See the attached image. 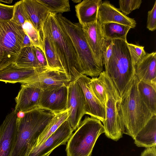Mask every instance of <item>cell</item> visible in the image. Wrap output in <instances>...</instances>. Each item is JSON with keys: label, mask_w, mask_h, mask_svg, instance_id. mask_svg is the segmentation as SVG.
<instances>
[{"label": "cell", "mask_w": 156, "mask_h": 156, "mask_svg": "<svg viewBox=\"0 0 156 156\" xmlns=\"http://www.w3.org/2000/svg\"><path fill=\"white\" fill-rule=\"evenodd\" d=\"M138 81L134 75L117 104L122 133L133 139L154 116L140 97Z\"/></svg>", "instance_id": "cell-1"}, {"label": "cell", "mask_w": 156, "mask_h": 156, "mask_svg": "<svg viewBox=\"0 0 156 156\" xmlns=\"http://www.w3.org/2000/svg\"><path fill=\"white\" fill-rule=\"evenodd\" d=\"M44 27L49 33L63 71L70 82L83 75L73 44L56 14L50 12Z\"/></svg>", "instance_id": "cell-2"}, {"label": "cell", "mask_w": 156, "mask_h": 156, "mask_svg": "<svg viewBox=\"0 0 156 156\" xmlns=\"http://www.w3.org/2000/svg\"><path fill=\"white\" fill-rule=\"evenodd\" d=\"M55 115L37 108L25 112L22 118L17 117V136L10 156H26Z\"/></svg>", "instance_id": "cell-3"}, {"label": "cell", "mask_w": 156, "mask_h": 156, "mask_svg": "<svg viewBox=\"0 0 156 156\" xmlns=\"http://www.w3.org/2000/svg\"><path fill=\"white\" fill-rule=\"evenodd\" d=\"M112 53L105 70L110 78L120 97L135 75V66L128 47L127 41H112Z\"/></svg>", "instance_id": "cell-4"}, {"label": "cell", "mask_w": 156, "mask_h": 156, "mask_svg": "<svg viewBox=\"0 0 156 156\" xmlns=\"http://www.w3.org/2000/svg\"><path fill=\"white\" fill-rule=\"evenodd\" d=\"M104 132L103 125L100 120L85 116L67 141V156H91L97 140Z\"/></svg>", "instance_id": "cell-5"}, {"label": "cell", "mask_w": 156, "mask_h": 156, "mask_svg": "<svg viewBox=\"0 0 156 156\" xmlns=\"http://www.w3.org/2000/svg\"><path fill=\"white\" fill-rule=\"evenodd\" d=\"M56 14L73 44L83 74L92 78L98 77L104 67L96 61L84 37L82 26L79 23H72L61 13Z\"/></svg>", "instance_id": "cell-6"}, {"label": "cell", "mask_w": 156, "mask_h": 156, "mask_svg": "<svg viewBox=\"0 0 156 156\" xmlns=\"http://www.w3.org/2000/svg\"><path fill=\"white\" fill-rule=\"evenodd\" d=\"M25 34L22 26L11 20L0 21V70L15 62Z\"/></svg>", "instance_id": "cell-7"}, {"label": "cell", "mask_w": 156, "mask_h": 156, "mask_svg": "<svg viewBox=\"0 0 156 156\" xmlns=\"http://www.w3.org/2000/svg\"><path fill=\"white\" fill-rule=\"evenodd\" d=\"M103 82L106 95L105 119L104 122V133L108 138L117 141L122 136L119 119L117 104L120 96L115 85L105 71L99 75Z\"/></svg>", "instance_id": "cell-8"}, {"label": "cell", "mask_w": 156, "mask_h": 156, "mask_svg": "<svg viewBox=\"0 0 156 156\" xmlns=\"http://www.w3.org/2000/svg\"><path fill=\"white\" fill-rule=\"evenodd\" d=\"M85 100L82 89L76 81L70 82L68 87L66 109L67 120L73 131L79 126L85 114Z\"/></svg>", "instance_id": "cell-9"}, {"label": "cell", "mask_w": 156, "mask_h": 156, "mask_svg": "<svg viewBox=\"0 0 156 156\" xmlns=\"http://www.w3.org/2000/svg\"><path fill=\"white\" fill-rule=\"evenodd\" d=\"M73 131L67 119L46 140L33 147L26 156H49L55 148L66 143Z\"/></svg>", "instance_id": "cell-10"}, {"label": "cell", "mask_w": 156, "mask_h": 156, "mask_svg": "<svg viewBox=\"0 0 156 156\" xmlns=\"http://www.w3.org/2000/svg\"><path fill=\"white\" fill-rule=\"evenodd\" d=\"M68 86L63 85L42 90L39 107L55 115L66 110Z\"/></svg>", "instance_id": "cell-11"}, {"label": "cell", "mask_w": 156, "mask_h": 156, "mask_svg": "<svg viewBox=\"0 0 156 156\" xmlns=\"http://www.w3.org/2000/svg\"><path fill=\"white\" fill-rule=\"evenodd\" d=\"M82 27L87 42L96 61L101 66L104 67V54L111 41L104 37L101 25L98 21Z\"/></svg>", "instance_id": "cell-12"}, {"label": "cell", "mask_w": 156, "mask_h": 156, "mask_svg": "<svg viewBox=\"0 0 156 156\" xmlns=\"http://www.w3.org/2000/svg\"><path fill=\"white\" fill-rule=\"evenodd\" d=\"M17 113L14 109L0 126V156H10L13 150L17 133Z\"/></svg>", "instance_id": "cell-13"}, {"label": "cell", "mask_w": 156, "mask_h": 156, "mask_svg": "<svg viewBox=\"0 0 156 156\" xmlns=\"http://www.w3.org/2000/svg\"><path fill=\"white\" fill-rule=\"evenodd\" d=\"M70 82L63 71L48 68L37 73L23 84H32L44 90L63 85L68 86Z\"/></svg>", "instance_id": "cell-14"}, {"label": "cell", "mask_w": 156, "mask_h": 156, "mask_svg": "<svg viewBox=\"0 0 156 156\" xmlns=\"http://www.w3.org/2000/svg\"><path fill=\"white\" fill-rule=\"evenodd\" d=\"M42 90L31 83L22 84L15 98V110L24 112L39 108V102Z\"/></svg>", "instance_id": "cell-15"}, {"label": "cell", "mask_w": 156, "mask_h": 156, "mask_svg": "<svg viewBox=\"0 0 156 156\" xmlns=\"http://www.w3.org/2000/svg\"><path fill=\"white\" fill-rule=\"evenodd\" d=\"M90 78L84 75L77 80L82 89L85 100V114L97 118L103 123L105 119V107L96 98L88 86Z\"/></svg>", "instance_id": "cell-16"}, {"label": "cell", "mask_w": 156, "mask_h": 156, "mask_svg": "<svg viewBox=\"0 0 156 156\" xmlns=\"http://www.w3.org/2000/svg\"><path fill=\"white\" fill-rule=\"evenodd\" d=\"M98 21L101 25L109 23H119L133 28L136 23L134 19L125 15L108 1L102 2L98 11Z\"/></svg>", "instance_id": "cell-17"}, {"label": "cell", "mask_w": 156, "mask_h": 156, "mask_svg": "<svg viewBox=\"0 0 156 156\" xmlns=\"http://www.w3.org/2000/svg\"><path fill=\"white\" fill-rule=\"evenodd\" d=\"M41 72L38 69L21 67L13 63L0 70V81L22 84Z\"/></svg>", "instance_id": "cell-18"}, {"label": "cell", "mask_w": 156, "mask_h": 156, "mask_svg": "<svg viewBox=\"0 0 156 156\" xmlns=\"http://www.w3.org/2000/svg\"><path fill=\"white\" fill-rule=\"evenodd\" d=\"M24 10L29 20L40 33L42 32L50 12L37 0H22Z\"/></svg>", "instance_id": "cell-19"}, {"label": "cell", "mask_w": 156, "mask_h": 156, "mask_svg": "<svg viewBox=\"0 0 156 156\" xmlns=\"http://www.w3.org/2000/svg\"><path fill=\"white\" fill-rule=\"evenodd\" d=\"M135 75L139 81L156 85V53H147L135 66Z\"/></svg>", "instance_id": "cell-20"}, {"label": "cell", "mask_w": 156, "mask_h": 156, "mask_svg": "<svg viewBox=\"0 0 156 156\" xmlns=\"http://www.w3.org/2000/svg\"><path fill=\"white\" fill-rule=\"evenodd\" d=\"M101 0H84L75 6L79 23L82 27L98 21V14Z\"/></svg>", "instance_id": "cell-21"}, {"label": "cell", "mask_w": 156, "mask_h": 156, "mask_svg": "<svg viewBox=\"0 0 156 156\" xmlns=\"http://www.w3.org/2000/svg\"><path fill=\"white\" fill-rule=\"evenodd\" d=\"M133 139L138 147L147 148L156 146V115L152 117Z\"/></svg>", "instance_id": "cell-22"}, {"label": "cell", "mask_w": 156, "mask_h": 156, "mask_svg": "<svg viewBox=\"0 0 156 156\" xmlns=\"http://www.w3.org/2000/svg\"><path fill=\"white\" fill-rule=\"evenodd\" d=\"M40 34L48 68L63 71L50 34L44 26Z\"/></svg>", "instance_id": "cell-23"}, {"label": "cell", "mask_w": 156, "mask_h": 156, "mask_svg": "<svg viewBox=\"0 0 156 156\" xmlns=\"http://www.w3.org/2000/svg\"><path fill=\"white\" fill-rule=\"evenodd\" d=\"M138 89L144 103L152 114L156 115V85L139 80Z\"/></svg>", "instance_id": "cell-24"}, {"label": "cell", "mask_w": 156, "mask_h": 156, "mask_svg": "<svg viewBox=\"0 0 156 156\" xmlns=\"http://www.w3.org/2000/svg\"><path fill=\"white\" fill-rule=\"evenodd\" d=\"M101 28L104 37L107 40L119 39L127 41V35L131 28L119 23H109L101 25Z\"/></svg>", "instance_id": "cell-25"}, {"label": "cell", "mask_w": 156, "mask_h": 156, "mask_svg": "<svg viewBox=\"0 0 156 156\" xmlns=\"http://www.w3.org/2000/svg\"><path fill=\"white\" fill-rule=\"evenodd\" d=\"M67 118V109L55 115L39 135L36 144L33 147L37 146L46 140Z\"/></svg>", "instance_id": "cell-26"}, {"label": "cell", "mask_w": 156, "mask_h": 156, "mask_svg": "<svg viewBox=\"0 0 156 156\" xmlns=\"http://www.w3.org/2000/svg\"><path fill=\"white\" fill-rule=\"evenodd\" d=\"M15 63L21 67L38 69L41 72L37 62L33 46L22 48Z\"/></svg>", "instance_id": "cell-27"}, {"label": "cell", "mask_w": 156, "mask_h": 156, "mask_svg": "<svg viewBox=\"0 0 156 156\" xmlns=\"http://www.w3.org/2000/svg\"><path fill=\"white\" fill-rule=\"evenodd\" d=\"M90 90L96 98L105 107L106 95L104 87L99 76L98 77H92L87 84Z\"/></svg>", "instance_id": "cell-28"}, {"label": "cell", "mask_w": 156, "mask_h": 156, "mask_svg": "<svg viewBox=\"0 0 156 156\" xmlns=\"http://www.w3.org/2000/svg\"><path fill=\"white\" fill-rule=\"evenodd\" d=\"M43 5L50 12L56 14L70 11L69 1L68 0H37Z\"/></svg>", "instance_id": "cell-29"}, {"label": "cell", "mask_w": 156, "mask_h": 156, "mask_svg": "<svg viewBox=\"0 0 156 156\" xmlns=\"http://www.w3.org/2000/svg\"><path fill=\"white\" fill-rule=\"evenodd\" d=\"M24 33L30 37L34 46L40 48L44 53L43 41L40 33L30 20H27L22 26Z\"/></svg>", "instance_id": "cell-30"}, {"label": "cell", "mask_w": 156, "mask_h": 156, "mask_svg": "<svg viewBox=\"0 0 156 156\" xmlns=\"http://www.w3.org/2000/svg\"><path fill=\"white\" fill-rule=\"evenodd\" d=\"M11 20L21 26L25 21L29 20L24 10L22 0L16 2L14 5L13 16Z\"/></svg>", "instance_id": "cell-31"}, {"label": "cell", "mask_w": 156, "mask_h": 156, "mask_svg": "<svg viewBox=\"0 0 156 156\" xmlns=\"http://www.w3.org/2000/svg\"><path fill=\"white\" fill-rule=\"evenodd\" d=\"M130 55L134 66L140 61L147 55L144 47L127 43Z\"/></svg>", "instance_id": "cell-32"}, {"label": "cell", "mask_w": 156, "mask_h": 156, "mask_svg": "<svg viewBox=\"0 0 156 156\" xmlns=\"http://www.w3.org/2000/svg\"><path fill=\"white\" fill-rule=\"evenodd\" d=\"M142 3L141 0H120L119 1V9L127 16L133 10L139 9Z\"/></svg>", "instance_id": "cell-33"}, {"label": "cell", "mask_w": 156, "mask_h": 156, "mask_svg": "<svg viewBox=\"0 0 156 156\" xmlns=\"http://www.w3.org/2000/svg\"><path fill=\"white\" fill-rule=\"evenodd\" d=\"M14 5H9L0 3V21L11 20L13 16Z\"/></svg>", "instance_id": "cell-34"}, {"label": "cell", "mask_w": 156, "mask_h": 156, "mask_svg": "<svg viewBox=\"0 0 156 156\" xmlns=\"http://www.w3.org/2000/svg\"><path fill=\"white\" fill-rule=\"evenodd\" d=\"M35 56L41 69L42 70L48 68L47 61L43 52L39 48L33 46Z\"/></svg>", "instance_id": "cell-35"}, {"label": "cell", "mask_w": 156, "mask_h": 156, "mask_svg": "<svg viewBox=\"0 0 156 156\" xmlns=\"http://www.w3.org/2000/svg\"><path fill=\"white\" fill-rule=\"evenodd\" d=\"M147 27L151 31H154L156 29V1L152 9L148 12Z\"/></svg>", "instance_id": "cell-36"}, {"label": "cell", "mask_w": 156, "mask_h": 156, "mask_svg": "<svg viewBox=\"0 0 156 156\" xmlns=\"http://www.w3.org/2000/svg\"><path fill=\"white\" fill-rule=\"evenodd\" d=\"M112 53V43L109 44L105 49L104 53L103 58V63L105 69L107 66L109 60Z\"/></svg>", "instance_id": "cell-37"}, {"label": "cell", "mask_w": 156, "mask_h": 156, "mask_svg": "<svg viewBox=\"0 0 156 156\" xmlns=\"http://www.w3.org/2000/svg\"><path fill=\"white\" fill-rule=\"evenodd\" d=\"M140 156H156V146L146 148L142 153Z\"/></svg>", "instance_id": "cell-38"}, {"label": "cell", "mask_w": 156, "mask_h": 156, "mask_svg": "<svg viewBox=\"0 0 156 156\" xmlns=\"http://www.w3.org/2000/svg\"><path fill=\"white\" fill-rule=\"evenodd\" d=\"M34 46L29 36L25 34L22 44V48Z\"/></svg>", "instance_id": "cell-39"}, {"label": "cell", "mask_w": 156, "mask_h": 156, "mask_svg": "<svg viewBox=\"0 0 156 156\" xmlns=\"http://www.w3.org/2000/svg\"><path fill=\"white\" fill-rule=\"evenodd\" d=\"M25 112H18L17 113V117L18 118H23L25 115Z\"/></svg>", "instance_id": "cell-40"}, {"label": "cell", "mask_w": 156, "mask_h": 156, "mask_svg": "<svg viewBox=\"0 0 156 156\" xmlns=\"http://www.w3.org/2000/svg\"><path fill=\"white\" fill-rule=\"evenodd\" d=\"M12 0H0V2H3L4 3H6L8 4L11 3L12 2Z\"/></svg>", "instance_id": "cell-41"}, {"label": "cell", "mask_w": 156, "mask_h": 156, "mask_svg": "<svg viewBox=\"0 0 156 156\" xmlns=\"http://www.w3.org/2000/svg\"><path fill=\"white\" fill-rule=\"evenodd\" d=\"M72 1L74 3H80L81 2V0H72Z\"/></svg>", "instance_id": "cell-42"}]
</instances>
